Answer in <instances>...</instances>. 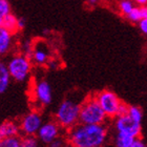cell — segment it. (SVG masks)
<instances>
[{
    "label": "cell",
    "instance_id": "obj_1",
    "mask_svg": "<svg viewBox=\"0 0 147 147\" xmlns=\"http://www.w3.org/2000/svg\"><path fill=\"white\" fill-rule=\"evenodd\" d=\"M66 141L69 147H103L108 139V128L105 124H82L67 130Z\"/></svg>",
    "mask_w": 147,
    "mask_h": 147
},
{
    "label": "cell",
    "instance_id": "obj_4",
    "mask_svg": "<svg viewBox=\"0 0 147 147\" xmlns=\"http://www.w3.org/2000/svg\"><path fill=\"white\" fill-rule=\"evenodd\" d=\"M12 80L15 82H26L32 74V60L23 54H15L6 62Z\"/></svg>",
    "mask_w": 147,
    "mask_h": 147
},
{
    "label": "cell",
    "instance_id": "obj_10",
    "mask_svg": "<svg viewBox=\"0 0 147 147\" xmlns=\"http://www.w3.org/2000/svg\"><path fill=\"white\" fill-rule=\"evenodd\" d=\"M52 58V51L49 43L42 39L35 40L33 54L31 57L32 62L38 66H46Z\"/></svg>",
    "mask_w": 147,
    "mask_h": 147
},
{
    "label": "cell",
    "instance_id": "obj_20",
    "mask_svg": "<svg viewBox=\"0 0 147 147\" xmlns=\"http://www.w3.org/2000/svg\"><path fill=\"white\" fill-rule=\"evenodd\" d=\"M126 18L128 19L130 22H134V23H139V22L143 19V17H142L141 7H140V6H136L135 9L131 11V13H130V14H129Z\"/></svg>",
    "mask_w": 147,
    "mask_h": 147
},
{
    "label": "cell",
    "instance_id": "obj_12",
    "mask_svg": "<svg viewBox=\"0 0 147 147\" xmlns=\"http://www.w3.org/2000/svg\"><path fill=\"white\" fill-rule=\"evenodd\" d=\"M20 134V126L19 123L12 120L4 121L0 124V140L11 137H16Z\"/></svg>",
    "mask_w": 147,
    "mask_h": 147
},
{
    "label": "cell",
    "instance_id": "obj_8",
    "mask_svg": "<svg viewBox=\"0 0 147 147\" xmlns=\"http://www.w3.org/2000/svg\"><path fill=\"white\" fill-rule=\"evenodd\" d=\"M33 99L39 107H45L53 102L52 86L46 80L40 79L35 82L33 87Z\"/></svg>",
    "mask_w": 147,
    "mask_h": 147
},
{
    "label": "cell",
    "instance_id": "obj_29",
    "mask_svg": "<svg viewBox=\"0 0 147 147\" xmlns=\"http://www.w3.org/2000/svg\"><path fill=\"white\" fill-rule=\"evenodd\" d=\"M135 3H137L139 6H146L147 5V0H134Z\"/></svg>",
    "mask_w": 147,
    "mask_h": 147
},
{
    "label": "cell",
    "instance_id": "obj_2",
    "mask_svg": "<svg viewBox=\"0 0 147 147\" xmlns=\"http://www.w3.org/2000/svg\"><path fill=\"white\" fill-rule=\"evenodd\" d=\"M81 103L74 99H64L59 104L55 113V121L62 129H71L79 123Z\"/></svg>",
    "mask_w": 147,
    "mask_h": 147
},
{
    "label": "cell",
    "instance_id": "obj_30",
    "mask_svg": "<svg viewBox=\"0 0 147 147\" xmlns=\"http://www.w3.org/2000/svg\"><path fill=\"white\" fill-rule=\"evenodd\" d=\"M2 22H3V17L2 16H0V28L2 26Z\"/></svg>",
    "mask_w": 147,
    "mask_h": 147
},
{
    "label": "cell",
    "instance_id": "obj_7",
    "mask_svg": "<svg viewBox=\"0 0 147 147\" xmlns=\"http://www.w3.org/2000/svg\"><path fill=\"white\" fill-rule=\"evenodd\" d=\"M113 128L116 132L126 134L137 139L141 136L142 123L137 122L127 113L125 116H119L113 119Z\"/></svg>",
    "mask_w": 147,
    "mask_h": 147
},
{
    "label": "cell",
    "instance_id": "obj_3",
    "mask_svg": "<svg viewBox=\"0 0 147 147\" xmlns=\"http://www.w3.org/2000/svg\"><path fill=\"white\" fill-rule=\"evenodd\" d=\"M107 117L95 96L83 100L80 108L79 123L82 124H105Z\"/></svg>",
    "mask_w": 147,
    "mask_h": 147
},
{
    "label": "cell",
    "instance_id": "obj_19",
    "mask_svg": "<svg viewBox=\"0 0 147 147\" xmlns=\"http://www.w3.org/2000/svg\"><path fill=\"white\" fill-rule=\"evenodd\" d=\"M128 115L131 117L134 120H136L137 122L142 123V120H143V111H142V109L139 107V106L129 105Z\"/></svg>",
    "mask_w": 147,
    "mask_h": 147
},
{
    "label": "cell",
    "instance_id": "obj_5",
    "mask_svg": "<svg viewBox=\"0 0 147 147\" xmlns=\"http://www.w3.org/2000/svg\"><path fill=\"white\" fill-rule=\"evenodd\" d=\"M95 97L102 109L104 110L107 118L115 119L118 116V111L122 104V101L116 92H113V90H109V89H103L101 92H97Z\"/></svg>",
    "mask_w": 147,
    "mask_h": 147
},
{
    "label": "cell",
    "instance_id": "obj_27",
    "mask_svg": "<svg viewBox=\"0 0 147 147\" xmlns=\"http://www.w3.org/2000/svg\"><path fill=\"white\" fill-rule=\"evenodd\" d=\"M25 28V19L18 18V31H22Z\"/></svg>",
    "mask_w": 147,
    "mask_h": 147
},
{
    "label": "cell",
    "instance_id": "obj_18",
    "mask_svg": "<svg viewBox=\"0 0 147 147\" xmlns=\"http://www.w3.org/2000/svg\"><path fill=\"white\" fill-rule=\"evenodd\" d=\"M33 47H34V41L33 40H24L20 44V52L24 56L31 59L33 54Z\"/></svg>",
    "mask_w": 147,
    "mask_h": 147
},
{
    "label": "cell",
    "instance_id": "obj_11",
    "mask_svg": "<svg viewBox=\"0 0 147 147\" xmlns=\"http://www.w3.org/2000/svg\"><path fill=\"white\" fill-rule=\"evenodd\" d=\"M15 40L14 34L3 26L0 28V57L7 56L14 49Z\"/></svg>",
    "mask_w": 147,
    "mask_h": 147
},
{
    "label": "cell",
    "instance_id": "obj_22",
    "mask_svg": "<svg viewBox=\"0 0 147 147\" xmlns=\"http://www.w3.org/2000/svg\"><path fill=\"white\" fill-rule=\"evenodd\" d=\"M12 13L11 9V3L9 0H0V16H2L3 18Z\"/></svg>",
    "mask_w": 147,
    "mask_h": 147
},
{
    "label": "cell",
    "instance_id": "obj_28",
    "mask_svg": "<svg viewBox=\"0 0 147 147\" xmlns=\"http://www.w3.org/2000/svg\"><path fill=\"white\" fill-rule=\"evenodd\" d=\"M142 12V17L143 19H147V5L146 6H140Z\"/></svg>",
    "mask_w": 147,
    "mask_h": 147
},
{
    "label": "cell",
    "instance_id": "obj_25",
    "mask_svg": "<svg viewBox=\"0 0 147 147\" xmlns=\"http://www.w3.org/2000/svg\"><path fill=\"white\" fill-rule=\"evenodd\" d=\"M140 31L144 35H147V19H142L141 21L138 23Z\"/></svg>",
    "mask_w": 147,
    "mask_h": 147
},
{
    "label": "cell",
    "instance_id": "obj_14",
    "mask_svg": "<svg viewBox=\"0 0 147 147\" xmlns=\"http://www.w3.org/2000/svg\"><path fill=\"white\" fill-rule=\"evenodd\" d=\"M136 138L122 132H116L113 136V143L115 147H130L135 142Z\"/></svg>",
    "mask_w": 147,
    "mask_h": 147
},
{
    "label": "cell",
    "instance_id": "obj_16",
    "mask_svg": "<svg viewBox=\"0 0 147 147\" xmlns=\"http://www.w3.org/2000/svg\"><path fill=\"white\" fill-rule=\"evenodd\" d=\"M135 7L136 6L131 0H121L119 2L120 12H121V14L123 16H125V17H127Z\"/></svg>",
    "mask_w": 147,
    "mask_h": 147
},
{
    "label": "cell",
    "instance_id": "obj_17",
    "mask_svg": "<svg viewBox=\"0 0 147 147\" xmlns=\"http://www.w3.org/2000/svg\"><path fill=\"white\" fill-rule=\"evenodd\" d=\"M22 139L19 136L0 140V147H20Z\"/></svg>",
    "mask_w": 147,
    "mask_h": 147
},
{
    "label": "cell",
    "instance_id": "obj_23",
    "mask_svg": "<svg viewBox=\"0 0 147 147\" xmlns=\"http://www.w3.org/2000/svg\"><path fill=\"white\" fill-rule=\"evenodd\" d=\"M47 146L49 147H67L68 143H67V141H66V139H63L62 137H60V138L54 140L52 143H49Z\"/></svg>",
    "mask_w": 147,
    "mask_h": 147
},
{
    "label": "cell",
    "instance_id": "obj_9",
    "mask_svg": "<svg viewBox=\"0 0 147 147\" xmlns=\"http://www.w3.org/2000/svg\"><path fill=\"white\" fill-rule=\"evenodd\" d=\"M61 130L62 127L55 120H49L42 124L36 137L42 144L49 145L54 140L61 137Z\"/></svg>",
    "mask_w": 147,
    "mask_h": 147
},
{
    "label": "cell",
    "instance_id": "obj_6",
    "mask_svg": "<svg viewBox=\"0 0 147 147\" xmlns=\"http://www.w3.org/2000/svg\"><path fill=\"white\" fill-rule=\"evenodd\" d=\"M43 123L44 120L41 113L39 110L33 109L25 113L20 120V132L24 137H36Z\"/></svg>",
    "mask_w": 147,
    "mask_h": 147
},
{
    "label": "cell",
    "instance_id": "obj_21",
    "mask_svg": "<svg viewBox=\"0 0 147 147\" xmlns=\"http://www.w3.org/2000/svg\"><path fill=\"white\" fill-rule=\"evenodd\" d=\"M39 143L37 137H24L21 140L20 147H39Z\"/></svg>",
    "mask_w": 147,
    "mask_h": 147
},
{
    "label": "cell",
    "instance_id": "obj_15",
    "mask_svg": "<svg viewBox=\"0 0 147 147\" xmlns=\"http://www.w3.org/2000/svg\"><path fill=\"white\" fill-rule=\"evenodd\" d=\"M2 26L11 33L15 34L16 32L18 31V17H16V15H14L12 13L9 14L3 18Z\"/></svg>",
    "mask_w": 147,
    "mask_h": 147
},
{
    "label": "cell",
    "instance_id": "obj_13",
    "mask_svg": "<svg viewBox=\"0 0 147 147\" xmlns=\"http://www.w3.org/2000/svg\"><path fill=\"white\" fill-rule=\"evenodd\" d=\"M12 82V78L7 69V64L5 61L0 59V95H3L9 89Z\"/></svg>",
    "mask_w": 147,
    "mask_h": 147
},
{
    "label": "cell",
    "instance_id": "obj_24",
    "mask_svg": "<svg viewBox=\"0 0 147 147\" xmlns=\"http://www.w3.org/2000/svg\"><path fill=\"white\" fill-rule=\"evenodd\" d=\"M46 66L49 68H51V69H57V68L60 67V62L56 58H52L49 61V63L46 64Z\"/></svg>",
    "mask_w": 147,
    "mask_h": 147
},
{
    "label": "cell",
    "instance_id": "obj_26",
    "mask_svg": "<svg viewBox=\"0 0 147 147\" xmlns=\"http://www.w3.org/2000/svg\"><path fill=\"white\" fill-rule=\"evenodd\" d=\"M130 147H147V145L145 144V142L141 138H137Z\"/></svg>",
    "mask_w": 147,
    "mask_h": 147
}]
</instances>
